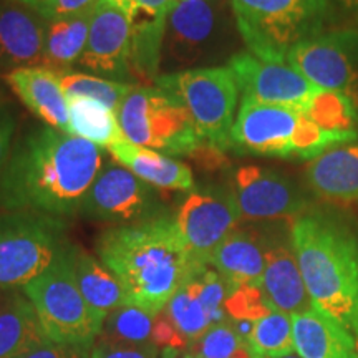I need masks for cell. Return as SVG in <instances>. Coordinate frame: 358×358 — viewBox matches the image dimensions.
Here are the masks:
<instances>
[{
  "instance_id": "obj_25",
  "label": "cell",
  "mask_w": 358,
  "mask_h": 358,
  "mask_svg": "<svg viewBox=\"0 0 358 358\" xmlns=\"http://www.w3.org/2000/svg\"><path fill=\"white\" fill-rule=\"evenodd\" d=\"M71 274L88 306L106 319L115 308L127 306V297L113 272L96 257L83 252L77 245H66Z\"/></svg>"
},
{
  "instance_id": "obj_21",
  "label": "cell",
  "mask_w": 358,
  "mask_h": 358,
  "mask_svg": "<svg viewBox=\"0 0 358 358\" xmlns=\"http://www.w3.org/2000/svg\"><path fill=\"white\" fill-rule=\"evenodd\" d=\"M294 352L301 358H357L355 338L317 308L292 313Z\"/></svg>"
},
{
  "instance_id": "obj_15",
  "label": "cell",
  "mask_w": 358,
  "mask_h": 358,
  "mask_svg": "<svg viewBox=\"0 0 358 358\" xmlns=\"http://www.w3.org/2000/svg\"><path fill=\"white\" fill-rule=\"evenodd\" d=\"M301 113L289 106L241 101L231 131V150L256 156L290 158Z\"/></svg>"
},
{
  "instance_id": "obj_16",
  "label": "cell",
  "mask_w": 358,
  "mask_h": 358,
  "mask_svg": "<svg viewBox=\"0 0 358 358\" xmlns=\"http://www.w3.org/2000/svg\"><path fill=\"white\" fill-rule=\"evenodd\" d=\"M234 198L241 219L277 221L299 217L306 199L284 174L259 166H243L234 176Z\"/></svg>"
},
{
  "instance_id": "obj_2",
  "label": "cell",
  "mask_w": 358,
  "mask_h": 358,
  "mask_svg": "<svg viewBox=\"0 0 358 358\" xmlns=\"http://www.w3.org/2000/svg\"><path fill=\"white\" fill-rule=\"evenodd\" d=\"M100 261L122 285L127 306L158 315L192 272L204 264L192 259L174 216L105 231L96 243Z\"/></svg>"
},
{
  "instance_id": "obj_22",
  "label": "cell",
  "mask_w": 358,
  "mask_h": 358,
  "mask_svg": "<svg viewBox=\"0 0 358 358\" xmlns=\"http://www.w3.org/2000/svg\"><path fill=\"white\" fill-rule=\"evenodd\" d=\"M307 181L325 199L358 201V143L327 150L307 166Z\"/></svg>"
},
{
  "instance_id": "obj_29",
  "label": "cell",
  "mask_w": 358,
  "mask_h": 358,
  "mask_svg": "<svg viewBox=\"0 0 358 358\" xmlns=\"http://www.w3.org/2000/svg\"><path fill=\"white\" fill-rule=\"evenodd\" d=\"M158 315L134 306L115 308L103 322L100 337H98L100 343H127V345L153 343Z\"/></svg>"
},
{
  "instance_id": "obj_36",
  "label": "cell",
  "mask_w": 358,
  "mask_h": 358,
  "mask_svg": "<svg viewBox=\"0 0 358 358\" xmlns=\"http://www.w3.org/2000/svg\"><path fill=\"white\" fill-rule=\"evenodd\" d=\"M90 358H159L155 343L127 345V343H100L92 348Z\"/></svg>"
},
{
  "instance_id": "obj_40",
  "label": "cell",
  "mask_w": 358,
  "mask_h": 358,
  "mask_svg": "<svg viewBox=\"0 0 358 358\" xmlns=\"http://www.w3.org/2000/svg\"><path fill=\"white\" fill-rule=\"evenodd\" d=\"M106 2H110L111 6H115L118 10H122L128 19L131 17L133 8H134V0H106Z\"/></svg>"
},
{
  "instance_id": "obj_47",
  "label": "cell",
  "mask_w": 358,
  "mask_h": 358,
  "mask_svg": "<svg viewBox=\"0 0 358 358\" xmlns=\"http://www.w3.org/2000/svg\"><path fill=\"white\" fill-rule=\"evenodd\" d=\"M342 2H357V0H342Z\"/></svg>"
},
{
  "instance_id": "obj_48",
  "label": "cell",
  "mask_w": 358,
  "mask_h": 358,
  "mask_svg": "<svg viewBox=\"0 0 358 358\" xmlns=\"http://www.w3.org/2000/svg\"><path fill=\"white\" fill-rule=\"evenodd\" d=\"M252 358H266V357H261V355H254Z\"/></svg>"
},
{
  "instance_id": "obj_32",
  "label": "cell",
  "mask_w": 358,
  "mask_h": 358,
  "mask_svg": "<svg viewBox=\"0 0 358 358\" xmlns=\"http://www.w3.org/2000/svg\"><path fill=\"white\" fill-rule=\"evenodd\" d=\"M164 312L173 322L174 329L178 330L181 338L187 343V347L213 327L208 312L201 303L198 294H196L189 280L174 294Z\"/></svg>"
},
{
  "instance_id": "obj_37",
  "label": "cell",
  "mask_w": 358,
  "mask_h": 358,
  "mask_svg": "<svg viewBox=\"0 0 358 358\" xmlns=\"http://www.w3.org/2000/svg\"><path fill=\"white\" fill-rule=\"evenodd\" d=\"M98 2L100 0H47L37 12L45 20L65 19L92 12Z\"/></svg>"
},
{
  "instance_id": "obj_8",
  "label": "cell",
  "mask_w": 358,
  "mask_h": 358,
  "mask_svg": "<svg viewBox=\"0 0 358 358\" xmlns=\"http://www.w3.org/2000/svg\"><path fill=\"white\" fill-rule=\"evenodd\" d=\"M60 217L8 211L0 217V290L24 289L66 248Z\"/></svg>"
},
{
  "instance_id": "obj_35",
  "label": "cell",
  "mask_w": 358,
  "mask_h": 358,
  "mask_svg": "<svg viewBox=\"0 0 358 358\" xmlns=\"http://www.w3.org/2000/svg\"><path fill=\"white\" fill-rule=\"evenodd\" d=\"M274 310L259 285H237L232 287L226 301V313L231 320L256 322Z\"/></svg>"
},
{
  "instance_id": "obj_18",
  "label": "cell",
  "mask_w": 358,
  "mask_h": 358,
  "mask_svg": "<svg viewBox=\"0 0 358 358\" xmlns=\"http://www.w3.org/2000/svg\"><path fill=\"white\" fill-rule=\"evenodd\" d=\"M6 82L20 101L48 127L70 133L69 98L57 73L47 66H22L8 71Z\"/></svg>"
},
{
  "instance_id": "obj_24",
  "label": "cell",
  "mask_w": 358,
  "mask_h": 358,
  "mask_svg": "<svg viewBox=\"0 0 358 358\" xmlns=\"http://www.w3.org/2000/svg\"><path fill=\"white\" fill-rule=\"evenodd\" d=\"M267 249L261 237L249 231L231 232L214 250L209 266L216 268L232 287L259 285L266 271Z\"/></svg>"
},
{
  "instance_id": "obj_5",
  "label": "cell",
  "mask_w": 358,
  "mask_h": 358,
  "mask_svg": "<svg viewBox=\"0 0 358 358\" xmlns=\"http://www.w3.org/2000/svg\"><path fill=\"white\" fill-rule=\"evenodd\" d=\"M116 118L129 143L168 156L196 155L208 146L179 98L156 85H136L116 110Z\"/></svg>"
},
{
  "instance_id": "obj_17",
  "label": "cell",
  "mask_w": 358,
  "mask_h": 358,
  "mask_svg": "<svg viewBox=\"0 0 358 358\" xmlns=\"http://www.w3.org/2000/svg\"><path fill=\"white\" fill-rule=\"evenodd\" d=\"M47 20L34 8L0 0V71L43 64Z\"/></svg>"
},
{
  "instance_id": "obj_11",
  "label": "cell",
  "mask_w": 358,
  "mask_h": 358,
  "mask_svg": "<svg viewBox=\"0 0 358 358\" xmlns=\"http://www.w3.org/2000/svg\"><path fill=\"white\" fill-rule=\"evenodd\" d=\"M221 29L216 0H185L169 10L161 50L164 73L196 69L211 57Z\"/></svg>"
},
{
  "instance_id": "obj_26",
  "label": "cell",
  "mask_w": 358,
  "mask_h": 358,
  "mask_svg": "<svg viewBox=\"0 0 358 358\" xmlns=\"http://www.w3.org/2000/svg\"><path fill=\"white\" fill-rule=\"evenodd\" d=\"M92 12L65 19L47 20L45 25L43 64L58 77L73 71L87 47Z\"/></svg>"
},
{
  "instance_id": "obj_43",
  "label": "cell",
  "mask_w": 358,
  "mask_h": 358,
  "mask_svg": "<svg viewBox=\"0 0 358 358\" xmlns=\"http://www.w3.org/2000/svg\"><path fill=\"white\" fill-rule=\"evenodd\" d=\"M12 290H0V312H2V308L6 307V303L8 301V297H10Z\"/></svg>"
},
{
  "instance_id": "obj_41",
  "label": "cell",
  "mask_w": 358,
  "mask_h": 358,
  "mask_svg": "<svg viewBox=\"0 0 358 358\" xmlns=\"http://www.w3.org/2000/svg\"><path fill=\"white\" fill-rule=\"evenodd\" d=\"M159 358H196L191 352L187 350H179V348H163V353H161Z\"/></svg>"
},
{
  "instance_id": "obj_14",
  "label": "cell",
  "mask_w": 358,
  "mask_h": 358,
  "mask_svg": "<svg viewBox=\"0 0 358 358\" xmlns=\"http://www.w3.org/2000/svg\"><path fill=\"white\" fill-rule=\"evenodd\" d=\"M78 66L90 75L116 82L133 75L129 19L106 0H100L92 10L87 47Z\"/></svg>"
},
{
  "instance_id": "obj_44",
  "label": "cell",
  "mask_w": 358,
  "mask_h": 358,
  "mask_svg": "<svg viewBox=\"0 0 358 358\" xmlns=\"http://www.w3.org/2000/svg\"><path fill=\"white\" fill-rule=\"evenodd\" d=\"M355 335H357V337H355V357L358 358V332Z\"/></svg>"
},
{
  "instance_id": "obj_33",
  "label": "cell",
  "mask_w": 358,
  "mask_h": 358,
  "mask_svg": "<svg viewBox=\"0 0 358 358\" xmlns=\"http://www.w3.org/2000/svg\"><path fill=\"white\" fill-rule=\"evenodd\" d=\"M60 80L66 98H90L115 111L120 108L124 96L136 87L134 83L116 82V80L95 77V75L82 73V71H70V73L62 75Z\"/></svg>"
},
{
  "instance_id": "obj_1",
  "label": "cell",
  "mask_w": 358,
  "mask_h": 358,
  "mask_svg": "<svg viewBox=\"0 0 358 358\" xmlns=\"http://www.w3.org/2000/svg\"><path fill=\"white\" fill-rule=\"evenodd\" d=\"M103 148L48 124L13 141L0 179V208L75 216L105 164Z\"/></svg>"
},
{
  "instance_id": "obj_20",
  "label": "cell",
  "mask_w": 358,
  "mask_h": 358,
  "mask_svg": "<svg viewBox=\"0 0 358 358\" xmlns=\"http://www.w3.org/2000/svg\"><path fill=\"white\" fill-rule=\"evenodd\" d=\"M108 153L116 163L156 189L189 192L194 187L191 168L173 156L133 145L127 138L110 146Z\"/></svg>"
},
{
  "instance_id": "obj_12",
  "label": "cell",
  "mask_w": 358,
  "mask_h": 358,
  "mask_svg": "<svg viewBox=\"0 0 358 358\" xmlns=\"http://www.w3.org/2000/svg\"><path fill=\"white\" fill-rule=\"evenodd\" d=\"M80 214L129 226L159 216L158 196L153 186L146 185L120 163L106 158L90 187Z\"/></svg>"
},
{
  "instance_id": "obj_45",
  "label": "cell",
  "mask_w": 358,
  "mask_h": 358,
  "mask_svg": "<svg viewBox=\"0 0 358 358\" xmlns=\"http://www.w3.org/2000/svg\"><path fill=\"white\" fill-rule=\"evenodd\" d=\"M178 2H185V0H171L173 6H174V3H178ZM173 6H171V7H173Z\"/></svg>"
},
{
  "instance_id": "obj_23",
  "label": "cell",
  "mask_w": 358,
  "mask_h": 358,
  "mask_svg": "<svg viewBox=\"0 0 358 358\" xmlns=\"http://www.w3.org/2000/svg\"><path fill=\"white\" fill-rule=\"evenodd\" d=\"M261 289L268 306L274 310L292 315L312 307L297 257L294 249H289L287 245H274L267 249Z\"/></svg>"
},
{
  "instance_id": "obj_9",
  "label": "cell",
  "mask_w": 358,
  "mask_h": 358,
  "mask_svg": "<svg viewBox=\"0 0 358 358\" xmlns=\"http://www.w3.org/2000/svg\"><path fill=\"white\" fill-rule=\"evenodd\" d=\"M287 64L313 87L347 95L358 108V32L337 30L301 42Z\"/></svg>"
},
{
  "instance_id": "obj_4",
  "label": "cell",
  "mask_w": 358,
  "mask_h": 358,
  "mask_svg": "<svg viewBox=\"0 0 358 358\" xmlns=\"http://www.w3.org/2000/svg\"><path fill=\"white\" fill-rule=\"evenodd\" d=\"M231 7L249 53L285 64L294 47L320 35L329 0H231Z\"/></svg>"
},
{
  "instance_id": "obj_28",
  "label": "cell",
  "mask_w": 358,
  "mask_h": 358,
  "mask_svg": "<svg viewBox=\"0 0 358 358\" xmlns=\"http://www.w3.org/2000/svg\"><path fill=\"white\" fill-rule=\"evenodd\" d=\"M70 134L106 148L123 140L116 111L90 98H69Z\"/></svg>"
},
{
  "instance_id": "obj_3",
  "label": "cell",
  "mask_w": 358,
  "mask_h": 358,
  "mask_svg": "<svg viewBox=\"0 0 358 358\" xmlns=\"http://www.w3.org/2000/svg\"><path fill=\"white\" fill-rule=\"evenodd\" d=\"M292 249L312 307L358 332V239L322 214L295 217Z\"/></svg>"
},
{
  "instance_id": "obj_6",
  "label": "cell",
  "mask_w": 358,
  "mask_h": 358,
  "mask_svg": "<svg viewBox=\"0 0 358 358\" xmlns=\"http://www.w3.org/2000/svg\"><path fill=\"white\" fill-rule=\"evenodd\" d=\"M65 249L43 274L25 285L24 294L32 302L48 340L93 347L100 337L105 317L85 301L71 274Z\"/></svg>"
},
{
  "instance_id": "obj_30",
  "label": "cell",
  "mask_w": 358,
  "mask_h": 358,
  "mask_svg": "<svg viewBox=\"0 0 358 358\" xmlns=\"http://www.w3.org/2000/svg\"><path fill=\"white\" fill-rule=\"evenodd\" d=\"M306 113L325 131L358 134V108L343 93L319 90Z\"/></svg>"
},
{
  "instance_id": "obj_34",
  "label": "cell",
  "mask_w": 358,
  "mask_h": 358,
  "mask_svg": "<svg viewBox=\"0 0 358 358\" xmlns=\"http://www.w3.org/2000/svg\"><path fill=\"white\" fill-rule=\"evenodd\" d=\"M196 358H252L248 340L237 334L231 320L213 325L186 348Z\"/></svg>"
},
{
  "instance_id": "obj_27",
  "label": "cell",
  "mask_w": 358,
  "mask_h": 358,
  "mask_svg": "<svg viewBox=\"0 0 358 358\" xmlns=\"http://www.w3.org/2000/svg\"><path fill=\"white\" fill-rule=\"evenodd\" d=\"M47 337L32 302L12 290L0 312V358H19Z\"/></svg>"
},
{
  "instance_id": "obj_46",
  "label": "cell",
  "mask_w": 358,
  "mask_h": 358,
  "mask_svg": "<svg viewBox=\"0 0 358 358\" xmlns=\"http://www.w3.org/2000/svg\"><path fill=\"white\" fill-rule=\"evenodd\" d=\"M284 358H301V357H295V355H287V357H284Z\"/></svg>"
},
{
  "instance_id": "obj_7",
  "label": "cell",
  "mask_w": 358,
  "mask_h": 358,
  "mask_svg": "<svg viewBox=\"0 0 358 358\" xmlns=\"http://www.w3.org/2000/svg\"><path fill=\"white\" fill-rule=\"evenodd\" d=\"M155 85L179 98L206 145L231 150L239 88L229 66H196L159 75Z\"/></svg>"
},
{
  "instance_id": "obj_13",
  "label": "cell",
  "mask_w": 358,
  "mask_h": 358,
  "mask_svg": "<svg viewBox=\"0 0 358 358\" xmlns=\"http://www.w3.org/2000/svg\"><path fill=\"white\" fill-rule=\"evenodd\" d=\"M227 66L234 73L237 88L243 95L241 101L307 111L312 98L319 92L287 62H266L252 53L243 52L232 55Z\"/></svg>"
},
{
  "instance_id": "obj_10",
  "label": "cell",
  "mask_w": 358,
  "mask_h": 358,
  "mask_svg": "<svg viewBox=\"0 0 358 358\" xmlns=\"http://www.w3.org/2000/svg\"><path fill=\"white\" fill-rule=\"evenodd\" d=\"M174 217L192 259L209 264L214 250L236 231L241 213L232 189L201 186L187 192Z\"/></svg>"
},
{
  "instance_id": "obj_42",
  "label": "cell",
  "mask_w": 358,
  "mask_h": 358,
  "mask_svg": "<svg viewBox=\"0 0 358 358\" xmlns=\"http://www.w3.org/2000/svg\"><path fill=\"white\" fill-rule=\"evenodd\" d=\"M13 2H19V3H22V6H27V7L34 8V10H38V8L42 7L45 2H47V0H13Z\"/></svg>"
},
{
  "instance_id": "obj_31",
  "label": "cell",
  "mask_w": 358,
  "mask_h": 358,
  "mask_svg": "<svg viewBox=\"0 0 358 358\" xmlns=\"http://www.w3.org/2000/svg\"><path fill=\"white\" fill-rule=\"evenodd\" d=\"M254 355L266 358H284L294 353L292 317L289 313L271 310L254 322L248 340Z\"/></svg>"
},
{
  "instance_id": "obj_38",
  "label": "cell",
  "mask_w": 358,
  "mask_h": 358,
  "mask_svg": "<svg viewBox=\"0 0 358 358\" xmlns=\"http://www.w3.org/2000/svg\"><path fill=\"white\" fill-rule=\"evenodd\" d=\"M93 347L83 345H66L57 343L52 340H43L42 343L30 348L19 358H90Z\"/></svg>"
},
{
  "instance_id": "obj_39",
  "label": "cell",
  "mask_w": 358,
  "mask_h": 358,
  "mask_svg": "<svg viewBox=\"0 0 358 358\" xmlns=\"http://www.w3.org/2000/svg\"><path fill=\"white\" fill-rule=\"evenodd\" d=\"M17 120L10 106L0 96V179H2L3 169L7 166L8 156H10L13 138H15Z\"/></svg>"
},
{
  "instance_id": "obj_19",
  "label": "cell",
  "mask_w": 358,
  "mask_h": 358,
  "mask_svg": "<svg viewBox=\"0 0 358 358\" xmlns=\"http://www.w3.org/2000/svg\"><path fill=\"white\" fill-rule=\"evenodd\" d=\"M171 0H134L131 25V73L146 83L159 77L161 50Z\"/></svg>"
}]
</instances>
